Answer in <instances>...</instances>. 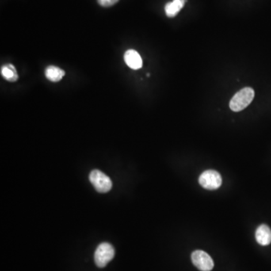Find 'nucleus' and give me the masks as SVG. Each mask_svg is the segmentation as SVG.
<instances>
[{"label": "nucleus", "mask_w": 271, "mask_h": 271, "mask_svg": "<svg viewBox=\"0 0 271 271\" xmlns=\"http://www.w3.org/2000/svg\"><path fill=\"white\" fill-rule=\"evenodd\" d=\"M255 97L253 88H245L237 92L230 101V108L234 112H240L252 103Z\"/></svg>", "instance_id": "1"}, {"label": "nucleus", "mask_w": 271, "mask_h": 271, "mask_svg": "<svg viewBox=\"0 0 271 271\" xmlns=\"http://www.w3.org/2000/svg\"><path fill=\"white\" fill-rule=\"evenodd\" d=\"M115 256V249L108 242L100 244L94 253V261L99 268H104Z\"/></svg>", "instance_id": "2"}, {"label": "nucleus", "mask_w": 271, "mask_h": 271, "mask_svg": "<svg viewBox=\"0 0 271 271\" xmlns=\"http://www.w3.org/2000/svg\"><path fill=\"white\" fill-rule=\"evenodd\" d=\"M89 180L95 189L100 193H106L112 189V180L98 169H93L89 176Z\"/></svg>", "instance_id": "3"}, {"label": "nucleus", "mask_w": 271, "mask_h": 271, "mask_svg": "<svg viewBox=\"0 0 271 271\" xmlns=\"http://www.w3.org/2000/svg\"><path fill=\"white\" fill-rule=\"evenodd\" d=\"M199 183L203 188L208 190H215L222 185L221 175L215 170L209 169L203 172L199 177Z\"/></svg>", "instance_id": "4"}, {"label": "nucleus", "mask_w": 271, "mask_h": 271, "mask_svg": "<svg viewBox=\"0 0 271 271\" xmlns=\"http://www.w3.org/2000/svg\"><path fill=\"white\" fill-rule=\"evenodd\" d=\"M192 261L194 265L200 271H212L214 267L212 257L202 250H196L192 253Z\"/></svg>", "instance_id": "5"}, {"label": "nucleus", "mask_w": 271, "mask_h": 271, "mask_svg": "<svg viewBox=\"0 0 271 271\" xmlns=\"http://www.w3.org/2000/svg\"><path fill=\"white\" fill-rule=\"evenodd\" d=\"M124 62L128 67L132 70L141 69L142 66V59L137 51L134 49H129L124 53Z\"/></svg>", "instance_id": "6"}, {"label": "nucleus", "mask_w": 271, "mask_h": 271, "mask_svg": "<svg viewBox=\"0 0 271 271\" xmlns=\"http://www.w3.org/2000/svg\"><path fill=\"white\" fill-rule=\"evenodd\" d=\"M256 239L261 246H268L271 242V229L266 225H261L256 230Z\"/></svg>", "instance_id": "7"}, {"label": "nucleus", "mask_w": 271, "mask_h": 271, "mask_svg": "<svg viewBox=\"0 0 271 271\" xmlns=\"http://www.w3.org/2000/svg\"><path fill=\"white\" fill-rule=\"evenodd\" d=\"M65 74L66 73L64 70L54 65L47 66L45 70L46 78L52 82H58L60 81L65 76Z\"/></svg>", "instance_id": "8"}, {"label": "nucleus", "mask_w": 271, "mask_h": 271, "mask_svg": "<svg viewBox=\"0 0 271 271\" xmlns=\"http://www.w3.org/2000/svg\"><path fill=\"white\" fill-rule=\"evenodd\" d=\"M186 0H173L165 5V13L168 17H174L185 5Z\"/></svg>", "instance_id": "9"}, {"label": "nucleus", "mask_w": 271, "mask_h": 271, "mask_svg": "<svg viewBox=\"0 0 271 271\" xmlns=\"http://www.w3.org/2000/svg\"><path fill=\"white\" fill-rule=\"evenodd\" d=\"M1 75L4 79L9 82H15L18 79V74L15 66L11 63H7L1 67Z\"/></svg>", "instance_id": "10"}, {"label": "nucleus", "mask_w": 271, "mask_h": 271, "mask_svg": "<svg viewBox=\"0 0 271 271\" xmlns=\"http://www.w3.org/2000/svg\"><path fill=\"white\" fill-rule=\"evenodd\" d=\"M119 0H97V2L103 7H111L117 3Z\"/></svg>", "instance_id": "11"}, {"label": "nucleus", "mask_w": 271, "mask_h": 271, "mask_svg": "<svg viewBox=\"0 0 271 271\" xmlns=\"http://www.w3.org/2000/svg\"><path fill=\"white\" fill-rule=\"evenodd\" d=\"M146 75H147V76H149V75H150V74H149V73H147V74H146Z\"/></svg>", "instance_id": "12"}]
</instances>
